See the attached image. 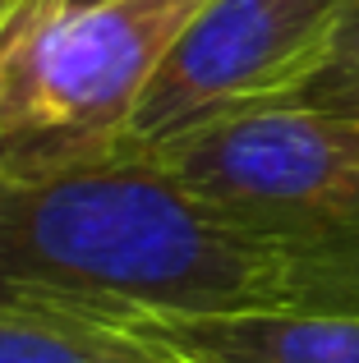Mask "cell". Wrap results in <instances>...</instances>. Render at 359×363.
I'll list each match as a JSON object with an SVG mask.
<instances>
[{
	"mask_svg": "<svg viewBox=\"0 0 359 363\" xmlns=\"http://www.w3.org/2000/svg\"><path fill=\"white\" fill-rule=\"evenodd\" d=\"M184 363H359V308H253L134 322Z\"/></svg>",
	"mask_w": 359,
	"mask_h": 363,
	"instance_id": "obj_5",
	"label": "cell"
},
{
	"mask_svg": "<svg viewBox=\"0 0 359 363\" xmlns=\"http://www.w3.org/2000/svg\"><path fill=\"white\" fill-rule=\"evenodd\" d=\"M148 157L258 240L359 267V120L272 101Z\"/></svg>",
	"mask_w": 359,
	"mask_h": 363,
	"instance_id": "obj_3",
	"label": "cell"
},
{
	"mask_svg": "<svg viewBox=\"0 0 359 363\" xmlns=\"http://www.w3.org/2000/svg\"><path fill=\"white\" fill-rule=\"evenodd\" d=\"M355 46H359V0H346V14H341V28H336L332 51H355Z\"/></svg>",
	"mask_w": 359,
	"mask_h": 363,
	"instance_id": "obj_9",
	"label": "cell"
},
{
	"mask_svg": "<svg viewBox=\"0 0 359 363\" xmlns=\"http://www.w3.org/2000/svg\"><path fill=\"white\" fill-rule=\"evenodd\" d=\"M253 308H359V267L249 235L148 152L0 170V313L134 327Z\"/></svg>",
	"mask_w": 359,
	"mask_h": 363,
	"instance_id": "obj_1",
	"label": "cell"
},
{
	"mask_svg": "<svg viewBox=\"0 0 359 363\" xmlns=\"http://www.w3.org/2000/svg\"><path fill=\"white\" fill-rule=\"evenodd\" d=\"M37 5H42V0H0V51L14 42V33L33 18Z\"/></svg>",
	"mask_w": 359,
	"mask_h": 363,
	"instance_id": "obj_8",
	"label": "cell"
},
{
	"mask_svg": "<svg viewBox=\"0 0 359 363\" xmlns=\"http://www.w3.org/2000/svg\"><path fill=\"white\" fill-rule=\"evenodd\" d=\"M346 0H203L148 79L129 152L286 101L336 42Z\"/></svg>",
	"mask_w": 359,
	"mask_h": 363,
	"instance_id": "obj_4",
	"label": "cell"
},
{
	"mask_svg": "<svg viewBox=\"0 0 359 363\" xmlns=\"http://www.w3.org/2000/svg\"><path fill=\"white\" fill-rule=\"evenodd\" d=\"M286 101L327 111V116L359 120V46L355 51H327L323 60H318V69L309 74Z\"/></svg>",
	"mask_w": 359,
	"mask_h": 363,
	"instance_id": "obj_7",
	"label": "cell"
},
{
	"mask_svg": "<svg viewBox=\"0 0 359 363\" xmlns=\"http://www.w3.org/2000/svg\"><path fill=\"white\" fill-rule=\"evenodd\" d=\"M203 0H42L0 51V170L92 166L129 152L166 46Z\"/></svg>",
	"mask_w": 359,
	"mask_h": 363,
	"instance_id": "obj_2",
	"label": "cell"
},
{
	"mask_svg": "<svg viewBox=\"0 0 359 363\" xmlns=\"http://www.w3.org/2000/svg\"><path fill=\"white\" fill-rule=\"evenodd\" d=\"M0 363H184L138 327L55 313H0Z\"/></svg>",
	"mask_w": 359,
	"mask_h": 363,
	"instance_id": "obj_6",
	"label": "cell"
},
{
	"mask_svg": "<svg viewBox=\"0 0 359 363\" xmlns=\"http://www.w3.org/2000/svg\"><path fill=\"white\" fill-rule=\"evenodd\" d=\"M55 5H101V0H55Z\"/></svg>",
	"mask_w": 359,
	"mask_h": 363,
	"instance_id": "obj_10",
	"label": "cell"
}]
</instances>
